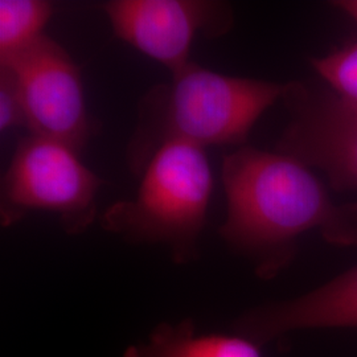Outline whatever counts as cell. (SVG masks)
Returning <instances> with one entry per match:
<instances>
[{
  "label": "cell",
  "mask_w": 357,
  "mask_h": 357,
  "mask_svg": "<svg viewBox=\"0 0 357 357\" xmlns=\"http://www.w3.org/2000/svg\"><path fill=\"white\" fill-rule=\"evenodd\" d=\"M311 64L339 97L357 103V43L312 59Z\"/></svg>",
  "instance_id": "cell-11"
},
{
  "label": "cell",
  "mask_w": 357,
  "mask_h": 357,
  "mask_svg": "<svg viewBox=\"0 0 357 357\" xmlns=\"http://www.w3.org/2000/svg\"><path fill=\"white\" fill-rule=\"evenodd\" d=\"M290 122L277 151L323 171L339 191L357 190V103L301 81L283 85Z\"/></svg>",
  "instance_id": "cell-6"
},
{
  "label": "cell",
  "mask_w": 357,
  "mask_h": 357,
  "mask_svg": "<svg viewBox=\"0 0 357 357\" xmlns=\"http://www.w3.org/2000/svg\"><path fill=\"white\" fill-rule=\"evenodd\" d=\"M115 36L176 75L191 63L199 32L220 38L233 26L231 7L211 0H112L102 4Z\"/></svg>",
  "instance_id": "cell-7"
},
{
  "label": "cell",
  "mask_w": 357,
  "mask_h": 357,
  "mask_svg": "<svg viewBox=\"0 0 357 357\" xmlns=\"http://www.w3.org/2000/svg\"><path fill=\"white\" fill-rule=\"evenodd\" d=\"M319 327H357V266L301 298L258 307L234 324L258 345L287 332Z\"/></svg>",
  "instance_id": "cell-8"
},
{
  "label": "cell",
  "mask_w": 357,
  "mask_h": 357,
  "mask_svg": "<svg viewBox=\"0 0 357 357\" xmlns=\"http://www.w3.org/2000/svg\"><path fill=\"white\" fill-rule=\"evenodd\" d=\"M53 13L45 0L0 1V60L22 51L40 38Z\"/></svg>",
  "instance_id": "cell-10"
},
{
  "label": "cell",
  "mask_w": 357,
  "mask_h": 357,
  "mask_svg": "<svg viewBox=\"0 0 357 357\" xmlns=\"http://www.w3.org/2000/svg\"><path fill=\"white\" fill-rule=\"evenodd\" d=\"M16 126L26 128L24 103L11 70L0 66V131Z\"/></svg>",
  "instance_id": "cell-12"
},
{
  "label": "cell",
  "mask_w": 357,
  "mask_h": 357,
  "mask_svg": "<svg viewBox=\"0 0 357 357\" xmlns=\"http://www.w3.org/2000/svg\"><path fill=\"white\" fill-rule=\"evenodd\" d=\"M142 175L134 200L116 202L103 212V229L131 243H165L178 264L196 258L213 190L204 149L167 142Z\"/></svg>",
  "instance_id": "cell-3"
},
{
  "label": "cell",
  "mask_w": 357,
  "mask_h": 357,
  "mask_svg": "<svg viewBox=\"0 0 357 357\" xmlns=\"http://www.w3.org/2000/svg\"><path fill=\"white\" fill-rule=\"evenodd\" d=\"M227 218L220 236L273 278L295 252L298 237L319 229L324 240L357 246V203L336 205L308 167L284 153L250 146L222 162Z\"/></svg>",
  "instance_id": "cell-1"
},
{
  "label": "cell",
  "mask_w": 357,
  "mask_h": 357,
  "mask_svg": "<svg viewBox=\"0 0 357 357\" xmlns=\"http://www.w3.org/2000/svg\"><path fill=\"white\" fill-rule=\"evenodd\" d=\"M102 184L73 149L31 134L19 141L1 178V225L10 227L31 212H50L69 234H79L97 217Z\"/></svg>",
  "instance_id": "cell-4"
},
{
  "label": "cell",
  "mask_w": 357,
  "mask_h": 357,
  "mask_svg": "<svg viewBox=\"0 0 357 357\" xmlns=\"http://www.w3.org/2000/svg\"><path fill=\"white\" fill-rule=\"evenodd\" d=\"M283 85L216 73L191 61L156 85L139 103L128 147L131 171L139 176L167 142L200 149L243 144L257 119L281 98Z\"/></svg>",
  "instance_id": "cell-2"
},
{
  "label": "cell",
  "mask_w": 357,
  "mask_h": 357,
  "mask_svg": "<svg viewBox=\"0 0 357 357\" xmlns=\"http://www.w3.org/2000/svg\"><path fill=\"white\" fill-rule=\"evenodd\" d=\"M337 8H342L344 13H348L357 23V0H347V1H337L335 3Z\"/></svg>",
  "instance_id": "cell-13"
},
{
  "label": "cell",
  "mask_w": 357,
  "mask_h": 357,
  "mask_svg": "<svg viewBox=\"0 0 357 357\" xmlns=\"http://www.w3.org/2000/svg\"><path fill=\"white\" fill-rule=\"evenodd\" d=\"M11 70L32 135L61 142L81 153L94 134L81 73L56 40L41 35L22 51L0 60Z\"/></svg>",
  "instance_id": "cell-5"
},
{
  "label": "cell",
  "mask_w": 357,
  "mask_h": 357,
  "mask_svg": "<svg viewBox=\"0 0 357 357\" xmlns=\"http://www.w3.org/2000/svg\"><path fill=\"white\" fill-rule=\"evenodd\" d=\"M123 357H264L258 344L243 335H199L191 320L160 324L143 344L132 345Z\"/></svg>",
  "instance_id": "cell-9"
}]
</instances>
